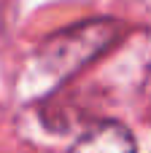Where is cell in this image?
Wrapping results in <instances>:
<instances>
[{
	"label": "cell",
	"mask_w": 151,
	"mask_h": 153,
	"mask_svg": "<svg viewBox=\"0 0 151 153\" xmlns=\"http://www.w3.org/2000/svg\"><path fill=\"white\" fill-rule=\"evenodd\" d=\"M122 32H124V24L111 16L78 22L68 30L49 35L41 43V48H38L41 65L49 73L68 78V75L78 73L81 67H86L92 59H97L103 51H108L122 38Z\"/></svg>",
	"instance_id": "6da1fadb"
},
{
	"label": "cell",
	"mask_w": 151,
	"mask_h": 153,
	"mask_svg": "<svg viewBox=\"0 0 151 153\" xmlns=\"http://www.w3.org/2000/svg\"><path fill=\"white\" fill-rule=\"evenodd\" d=\"M70 153H138L132 132L119 121H97L89 126Z\"/></svg>",
	"instance_id": "7a4b0ae2"
},
{
	"label": "cell",
	"mask_w": 151,
	"mask_h": 153,
	"mask_svg": "<svg viewBox=\"0 0 151 153\" xmlns=\"http://www.w3.org/2000/svg\"><path fill=\"white\" fill-rule=\"evenodd\" d=\"M0 30H3V0H0Z\"/></svg>",
	"instance_id": "3957f363"
}]
</instances>
